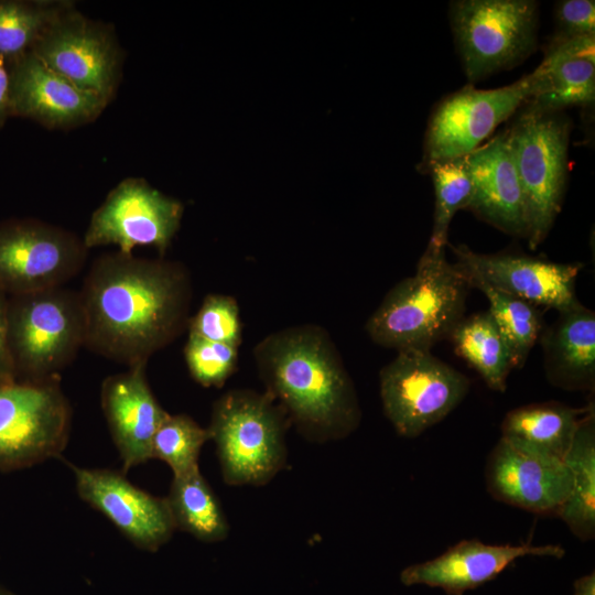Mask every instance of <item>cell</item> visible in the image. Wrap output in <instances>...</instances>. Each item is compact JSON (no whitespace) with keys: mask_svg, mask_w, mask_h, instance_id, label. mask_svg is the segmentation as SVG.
Returning a JSON list of instances; mask_svg holds the SVG:
<instances>
[{"mask_svg":"<svg viewBox=\"0 0 595 595\" xmlns=\"http://www.w3.org/2000/svg\"><path fill=\"white\" fill-rule=\"evenodd\" d=\"M184 357L191 377L197 383L219 388L237 367L238 347L188 334Z\"/></svg>","mask_w":595,"mask_h":595,"instance_id":"cell-31","label":"cell"},{"mask_svg":"<svg viewBox=\"0 0 595 595\" xmlns=\"http://www.w3.org/2000/svg\"><path fill=\"white\" fill-rule=\"evenodd\" d=\"M183 204L162 194L144 178L128 177L113 187L93 213L83 241L87 249L117 246L132 253L149 246L163 256L177 232Z\"/></svg>","mask_w":595,"mask_h":595,"instance_id":"cell-12","label":"cell"},{"mask_svg":"<svg viewBox=\"0 0 595 595\" xmlns=\"http://www.w3.org/2000/svg\"><path fill=\"white\" fill-rule=\"evenodd\" d=\"M78 88L109 102L120 78L121 52L108 25L87 19L72 3L31 50Z\"/></svg>","mask_w":595,"mask_h":595,"instance_id":"cell-13","label":"cell"},{"mask_svg":"<svg viewBox=\"0 0 595 595\" xmlns=\"http://www.w3.org/2000/svg\"><path fill=\"white\" fill-rule=\"evenodd\" d=\"M8 298L0 289V383L15 380V370L8 346Z\"/></svg>","mask_w":595,"mask_h":595,"instance_id":"cell-34","label":"cell"},{"mask_svg":"<svg viewBox=\"0 0 595 595\" xmlns=\"http://www.w3.org/2000/svg\"><path fill=\"white\" fill-rule=\"evenodd\" d=\"M485 484L499 502L556 516L571 493L572 475L563 461L526 452L500 437L487 457Z\"/></svg>","mask_w":595,"mask_h":595,"instance_id":"cell-16","label":"cell"},{"mask_svg":"<svg viewBox=\"0 0 595 595\" xmlns=\"http://www.w3.org/2000/svg\"><path fill=\"white\" fill-rule=\"evenodd\" d=\"M540 89L541 74L537 67L508 86L495 89L465 86L447 95L435 107L428 123L423 170L469 154Z\"/></svg>","mask_w":595,"mask_h":595,"instance_id":"cell-10","label":"cell"},{"mask_svg":"<svg viewBox=\"0 0 595 595\" xmlns=\"http://www.w3.org/2000/svg\"><path fill=\"white\" fill-rule=\"evenodd\" d=\"M552 556L561 559L560 545L488 544L477 539L462 540L439 556L407 566L400 581L407 586L439 587L447 595H463L500 574L519 558Z\"/></svg>","mask_w":595,"mask_h":595,"instance_id":"cell-18","label":"cell"},{"mask_svg":"<svg viewBox=\"0 0 595 595\" xmlns=\"http://www.w3.org/2000/svg\"><path fill=\"white\" fill-rule=\"evenodd\" d=\"M469 379L428 350H401L379 372L382 409L394 431L414 439L467 396Z\"/></svg>","mask_w":595,"mask_h":595,"instance_id":"cell-8","label":"cell"},{"mask_svg":"<svg viewBox=\"0 0 595 595\" xmlns=\"http://www.w3.org/2000/svg\"><path fill=\"white\" fill-rule=\"evenodd\" d=\"M71 421L72 409L58 378L0 383V470L60 456Z\"/></svg>","mask_w":595,"mask_h":595,"instance_id":"cell-9","label":"cell"},{"mask_svg":"<svg viewBox=\"0 0 595 595\" xmlns=\"http://www.w3.org/2000/svg\"><path fill=\"white\" fill-rule=\"evenodd\" d=\"M8 346L15 377L58 378L85 346V318L78 291L63 286L11 295Z\"/></svg>","mask_w":595,"mask_h":595,"instance_id":"cell-5","label":"cell"},{"mask_svg":"<svg viewBox=\"0 0 595 595\" xmlns=\"http://www.w3.org/2000/svg\"><path fill=\"white\" fill-rule=\"evenodd\" d=\"M68 1H0V55L13 60L30 52Z\"/></svg>","mask_w":595,"mask_h":595,"instance_id":"cell-28","label":"cell"},{"mask_svg":"<svg viewBox=\"0 0 595 595\" xmlns=\"http://www.w3.org/2000/svg\"><path fill=\"white\" fill-rule=\"evenodd\" d=\"M0 595H13L12 593H10L9 591L0 587Z\"/></svg>","mask_w":595,"mask_h":595,"instance_id":"cell-37","label":"cell"},{"mask_svg":"<svg viewBox=\"0 0 595 595\" xmlns=\"http://www.w3.org/2000/svg\"><path fill=\"white\" fill-rule=\"evenodd\" d=\"M450 20L463 68L470 82L517 66L537 47V1H452Z\"/></svg>","mask_w":595,"mask_h":595,"instance_id":"cell-7","label":"cell"},{"mask_svg":"<svg viewBox=\"0 0 595 595\" xmlns=\"http://www.w3.org/2000/svg\"><path fill=\"white\" fill-rule=\"evenodd\" d=\"M541 89L528 104L544 111L595 100V36L552 40L541 64Z\"/></svg>","mask_w":595,"mask_h":595,"instance_id":"cell-22","label":"cell"},{"mask_svg":"<svg viewBox=\"0 0 595 595\" xmlns=\"http://www.w3.org/2000/svg\"><path fill=\"white\" fill-rule=\"evenodd\" d=\"M10 113V74L6 58L0 55V127Z\"/></svg>","mask_w":595,"mask_h":595,"instance_id":"cell-35","label":"cell"},{"mask_svg":"<svg viewBox=\"0 0 595 595\" xmlns=\"http://www.w3.org/2000/svg\"><path fill=\"white\" fill-rule=\"evenodd\" d=\"M556 33L552 40L566 41L595 36V2L593 0H563L555 10Z\"/></svg>","mask_w":595,"mask_h":595,"instance_id":"cell-33","label":"cell"},{"mask_svg":"<svg viewBox=\"0 0 595 595\" xmlns=\"http://www.w3.org/2000/svg\"><path fill=\"white\" fill-rule=\"evenodd\" d=\"M583 411L556 401L522 405L504 418L501 437L526 452L564 462Z\"/></svg>","mask_w":595,"mask_h":595,"instance_id":"cell-23","label":"cell"},{"mask_svg":"<svg viewBox=\"0 0 595 595\" xmlns=\"http://www.w3.org/2000/svg\"><path fill=\"white\" fill-rule=\"evenodd\" d=\"M430 172L435 192V209L432 232L425 252L437 255L445 251L451 221L457 210L467 207L472 195V182L465 158L434 163Z\"/></svg>","mask_w":595,"mask_h":595,"instance_id":"cell-29","label":"cell"},{"mask_svg":"<svg viewBox=\"0 0 595 595\" xmlns=\"http://www.w3.org/2000/svg\"><path fill=\"white\" fill-rule=\"evenodd\" d=\"M289 420L266 392L232 389L213 404L207 428L229 486H263L286 465Z\"/></svg>","mask_w":595,"mask_h":595,"instance_id":"cell-4","label":"cell"},{"mask_svg":"<svg viewBox=\"0 0 595 595\" xmlns=\"http://www.w3.org/2000/svg\"><path fill=\"white\" fill-rule=\"evenodd\" d=\"M145 367H128L101 383L100 404L123 473L152 458L153 436L169 414L151 391Z\"/></svg>","mask_w":595,"mask_h":595,"instance_id":"cell-19","label":"cell"},{"mask_svg":"<svg viewBox=\"0 0 595 595\" xmlns=\"http://www.w3.org/2000/svg\"><path fill=\"white\" fill-rule=\"evenodd\" d=\"M450 338L455 353L480 375L488 388L506 390L513 366L509 348L488 311L463 317Z\"/></svg>","mask_w":595,"mask_h":595,"instance_id":"cell-26","label":"cell"},{"mask_svg":"<svg viewBox=\"0 0 595 595\" xmlns=\"http://www.w3.org/2000/svg\"><path fill=\"white\" fill-rule=\"evenodd\" d=\"M506 129L523 198L526 238L536 249L561 209L567 175L570 122L530 104Z\"/></svg>","mask_w":595,"mask_h":595,"instance_id":"cell-6","label":"cell"},{"mask_svg":"<svg viewBox=\"0 0 595 595\" xmlns=\"http://www.w3.org/2000/svg\"><path fill=\"white\" fill-rule=\"evenodd\" d=\"M548 381L569 391H594L595 314L580 302L559 312L540 338Z\"/></svg>","mask_w":595,"mask_h":595,"instance_id":"cell-21","label":"cell"},{"mask_svg":"<svg viewBox=\"0 0 595 595\" xmlns=\"http://www.w3.org/2000/svg\"><path fill=\"white\" fill-rule=\"evenodd\" d=\"M78 496L136 547L155 552L176 530L167 501L134 486L125 474L69 464Z\"/></svg>","mask_w":595,"mask_h":595,"instance_id":"cell-14","label":"cell"},{"mask_svg":"<svg viewBox=\"0 0 595 595\" xmlns=\"http://www.w3.org/2000/svg\"><path fill=\"white\" fill-rule=\"evenodd\" d=\"M464 277L470 288L478 289L487 298L488 312L509 348L512 366L522 368L542 333L539 307L495 289L480 279L465 274Z\"/></svg>","mask_w":595,"mask_h":595,"instance_id":"cell-27","label":"cell"},{"mask_svg":"<svg viewBox=\"0 0 595 595\" xmlns=\"http://www.w3.org/2000/svg\"><path fill=\"white\" fill-rule=\"evenodd\" d=\"M455 266L465 274L521 299L558 312L578 302L575 293L583 264L560 263L517 253H478L465 245L453 246Z\"/></svg>","mask_w":595,"mask_h":595,"instance_id":"cell-15","label":"cell"},{"mask_svg":"<svg viewBox=\"0 0 595 595\" xmlns=\"http://www.w3.org/2000/svg\"><path fill=\"white\" fill-rule=\"evenodd\" d=\"M209 440L208 429L191 416L169 413L153 436L151 457L166 463L173 476H183L199 469V454Z\"/></svg>","mask_w":595,"mask_h":595,"instance_id":"cell-30","label":"cell"},{"mask_svg":"<svg viewBox=\"0 0 595 595\" xmlns=\"http://www.w3.org/2000/svg\"><path fill=\"white\" fill-rule=\"evenodd\" d=\"M266 393L306 441L344 440L361 422L354 382L328 333L314 324L268 334L252 350Z\"/></svg>","mask_w":595,"mask_h":595,"instance_id":"cell-2","label":"cell"},{"mask_svg":"<svg viewBox=\"0 0 595 595\" xmlns=\"http://www.w3.org/2000/svg\"><path fill=\"white\" fill-rule=\"evenodd\" d=\"M175 528L206 543L228 538L230 526L215 491L199 469L173 476L165 497Z\"/></svg>","mask_w":595,"mask_h":595,"instance_id":"cell-25","label":"cell"},{"mask_svg":"<svg viewBox=\"0 0 595 595\" xmlns=\"http://www.w3.org/2000/svg\"><path fill=\"white\" fill-rule=\"evenodd\" d=\"M564 463L572 475V489L558 517L581 541L595 538V415L593 404L581 418Z\"/></svg>","mask_w":595,"mask_h":595,"instance_id":"cell-24","label":"cell"},{"mask_svg":"<svg viewBox=\"0 0 595 595\" xmlns=\"http://www.w3.org/2000/svg\"><path fill=\"white\" fill-rule=\"evenodd\" d=\"M469 289L445 251H424L415 273L397 283L368 318L366 332L386 348L431 351L464 317Z\"/></svg>","mask_w":595,"mask_h":595,"instance_id":"cell-3","label":"cell"},{"mask_svg":"<svg viewBox=\"0 0 595 595\" xmlns=\"http://www.w3.org/2000/svg\"><path fill=\"white\" fill-rule=\"evenodd\" d=\"M78 293L84 347L128 367L147 365L188 327L193 285L178 261L105 253L93 261Z\"/></svg>","mask_w":595,"mask_h":595,"instance_id":"cell-1","label":"cell"},{"mask_svg":"<svg viewBox=\"0 0 595 595\" xmlns=\"http://www.w3.org/2000/svg\"><path fill=\"white\" fill-rule=\"evenodd\" d=\"M10 113L50 129L77 127L96 119L108 105L45 65L33 52L10 61Z\"/></svg>","mask_w":595,"mask_h":595,"instance_id":"cell-17","label":"cell"},{"mask_svg":"<svg viewBox=\"0 0 595 595\" xmlns=\"http://www.w3.org/2000/svg\"><path fill=\"white\" fill-rule=\"evenodd\" d=\"M88 249L62 227L36 219L0 224V289L8 295L63 286L84 268Z\"/></svg>","mask_w":595,"mask_h":595,"instance_id":"cell-11","label":"cell"},{"mask_svg":"<svg viewBox=\"0 0 595 595\" xmlns=\"http://www.w3.org/2000/svg\"><path fill=\"white\" fill-rule=\"evenodd\" d=\"M187 328L188 334L238 347L241 322L237 301L225 294L206 295L197 313L190 318Z\"/></svg>","mask_w":595,"mask_h":595,"instance_id":"cell-32","label":"cell"},{"mask_svg":"<svg viewBox=\"0 0 595 595\" xmlns=\"http://www.w3.org/2000/svg\"><path fill=\"white\" fill-rule=\"evenodd\" d=\"M464 158L472 182L466 209L506 234L526 237L522 191L507 131Z\"/></svg>","mask_w":595,"mask_h":595,"instance_id":"cell-20","label":"cell"},{"mask_svg":"<svg viewBox=\"0 0 595 595\" xmlns=\"http://www.w3.org/2000/svg\"><path fill=\"white\" fill-rule=\"evenodd\" d=\"M573 595H595V573L578 577L573 583Z\"/></svg>","mask_w":595,"mask_h":595,"instance_id":"cell-36","label":"cell"}]
</instances>
